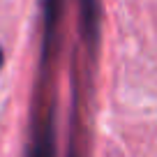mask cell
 <instances>
[{
    "label": "cell",
    "mask_w": 157,
    "mask_h": 157,
    "mask_svg": "<svg viewBox=\"0 0 157 157\" xmlns=\"http://www.w3.org/2000/svg\"><path fill=\"white\" fill-rule=\"evenodd\" d=\"M78 19H81V37L88 44V49L95 53L99 46L102 2L99 0H78Z\"/></svg>",
    "instance_id": "cell-1"
},
{
    "label": "cell",
    "mask_w": 157,
    "mask_h": 157,
    "mask_svg": "<svg viewBox=\"0 0 157 157\" xmlns=\"http://www.w3.org/2000/svg\"><path fill=\"white\" fill-rule=\"evenodd\" d=\"M33 157H53V136H51V127L46 129V134L37 141Z\"/></svg>",
    "instance_id": "cell-2"
},
{
    "label": "cell",
    "mask_w": 157,
    "mask_h": 157,
    "mask_svg": "<svg viewBox=\"0 0 157 157\" xmlns=\"http://www.w3.org/2000/svg\"><path fill=\"white\" fill-rule=\"evenodd\" d=\"M2 63H5V51H2V46H0V67H2Z\"/></svg>",
    "instance_id": "cell-3"
}]
</instances>
